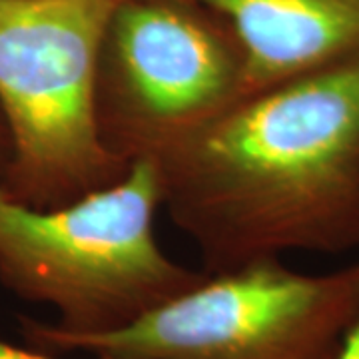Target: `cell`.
Wrapping results in <instances>:
<instances>
[{"mask_svg":"<svg viewBox=\"0 0 359 359\" xmlns=\"http://www.w3.org/2000/svg\"><path fill=\"white\" fill-rule=\"evenodd\" d=\"M118 0H0V112L11 164L0 192L48 210L120 180L96 114L98 60Z\"/></svg>","mask_w":359,"mask_h":359,"instance_id":"3","label":"cell"},{"mask_svg":"<svg viewBox=\"0 0 359 359\" xmlns=\"http://www.w3.org/2000/svg\"><path fill=\"white\" fill-rule=\"evenodd\" d=\"M236 39L248 92L269 88L359 52V0H186Z\"/></svg>","mask_w":359,"mask_h":359,"instance_id":"6","label":"cell"},{"mask_svg":"<svg viewBox=\"0 0 359 359\" xmlns=\"http://www.w3.org/2000/svg\"><path fill=\"white\" fill-rule=\"evenodd\" d=\"M334 359H359V313L355 321L351 323Z\"/></svg>","mask_w":359,"mask_h":359,"instance_id":"7","label":"cell"},{"mask_svg":"<svg viewBox=\"0 0 359 359\" xmlns=\"http://www.w3.org/2000/svg\"><path fill=\"white\" fill-rule=\"evenodd\" d=\"M8 164H11V136H8V128H6L4 116L0 112V184L4 180Z\"/></svg>","mask_w":359,"mask_h":359,"instance_id":"9","label":"cell"},{"mask_svg":"<svg viewBox=\"0 0 359 359\" xmlns=\"http://www.w3.org/2000/svg\"><path fill=\"white\" fill-rule=\"evenodd\" d=\"M156 162L205 273L359 248V52L248 92Z\"/></svg>","mask_w":359,"mask_h":359,"instance_id":"1","label":"cell"},{"mask_svg":"<svg viewBox=\"0 0 359 359\" xmlns=\"http://www.w3.org/2000/svg\"><path fill=\"white\" fill-rule=\"evenodd\" d=\"M0 359H54L44 351L39 349H22V347H16L13 344H6L0 339ZM100 359V358H94Z\"/></svg>","mask_w":359,"mask_h":359,"instance_id":"8","label":"cell"},{"mask_svg":"<svg viewBox=\"0 0 359 359\" xmlns=\"http://www.w3.org/2000/svg\"><path fill=\"white\" fill-rule=\"evenodd\" d=\"M162 190L152 158L114 184L39 210L0 192V283L58 311L62 335L122 330L205 273L168 256L156 236Z\"/></svg>","mask_w":359,"mask_h":359,"instance_id":"2","label":"cell"},{"mask_svg":"<svg viewBox=\"0 0 359 359\" xmlns=\"http://www.w3.org/2000/svg\"><path fill=\"white\" fill-rule=\"evenodd\" d=\"M244 94V56L218 16L186 0H118L96 80L112 154L126 164L154 158Z\"/></svg>","mask_w":359,"mask_h":359,"instance_id":"5","label":"cell"},{"mask_svg":"<svg viewBox=\"0 0 359 359\" xmlns=\"http://www.w3.org/2000/svg\"><path fill=\"white\" fill-rule=\"evenodd\" d=\"M359 313V264L302 273L282 257L208 273L122 330L62 335L20 320L44 353L100 359H334Z\"/></svg>","mask_w":359,"mask_h":359,"instance_id":"4","label":"cell"}]
</instances>
